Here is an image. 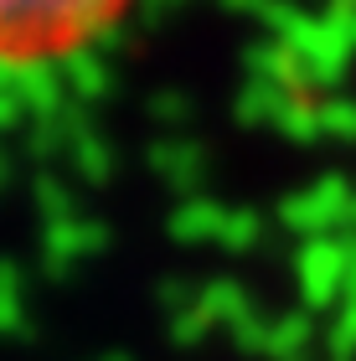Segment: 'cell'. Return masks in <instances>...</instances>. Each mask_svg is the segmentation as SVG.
<instances>
[{"instance_id":"1","label":"cell","mask_w":356,"mask_h":361,"mask_svg":"<svg viewBox=\"0 0 356 361\" xmlns=\"http://www.w3.org/2000/svg\"><path fill=\"white\" fill-rule=\"evenodd\" d=\"M135 0H0V62H52L99 42Z\"/></svg>"}]
</instances>
